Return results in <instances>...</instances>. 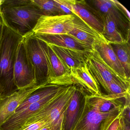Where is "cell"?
I'll use <instances>...</instances> for the list:
<instances>
[{
	"instance_id": "29",
	"label": "cell",
	"mask_w": 130,
	"mask_h": 130,
	"mask_svg": "<svg viewBox=\"0 0 130 130\" xmlns=\"http://www.w3.org/2000/svg\"><path fill=\"white\" fill-rule=\"evenodd\" d=\"M120 124L121 125L123 130H130V122H128L120 117Z\"/></svg>"
},
{
	"instance_id": "33",
	"label": "cell",
	"mask_w": 130,
	"mask_h": 130,
	"mask_svg": "<svg viewBox=\"0 0 130 130\" xmlns=\"http://www.w3.org/2000/svg\"><path fill=\"white\" fill-rule=\"evenodd\" d=\"M3 0H0V9H1V7L2 4H3Z\"/></svg>"
},
{
	"instance_id": "24",
	"label": "cell",
	"mask_w": 130,
	"mask_h": 130,
	"mask_svg": "<svg viewBox=\"0 0 130 130\" xmlns=\"http://www.w3.org/2000/svg\"><path fill=\"white\" fill-rule=\"evenodd\" d=\"M129 92L130 89H127L118 83L112 82L108 84L106 94H125Z\"/></svg>"
},
{
	"instance_id": "19",
	"label": "cell",
	"mask_w": 130,
	"mask_h": 130,
	"mask_svg": "<svg viewBox=\"0 0 130 130\" xmlns=\"http://www.w3.org/2000/svg\"><path fill=\"white\" fill-rule=\"evenodd\" d=\"M43 46L48 60L50 70V80L70 74V71L64 66L49 45L42 41Z\"/></svg>"
},
{
	"instance_id": "17",
	"label": "cell",
	"mask_w": 130,
	"mask_h": 130,
	"mask_svg": "<svg viewBox=\"0 0 130 130\" xmlns=\"http://www.w3.org/2000/svg\"><path fill=\"white\" fill-rule=\"evenodd\" d=\"M84 1H76L73 7V14L76 15L91 27L102 34L103 25L102 19Z\"/></svg>"
},
{
	"instance_id": "25",
	"label": "cell",
	"mask_w": 130,
	"mask_h": 130,
	"mask_svg": "<svg viewBox=\"0 0 130 130\" xmlns=\"http://www.w3.org/2000/svg\"><path fill=\"white\" fill-rule=\"evenodd\" d=\"M47 126L50 127L49 123L47 120L44 119L24 126L19 130H40L42 128Z\"/></svg>"
},
{
	"instance_id": "4",
	"label": "cell",
	"mask_w": 130,
	"mask_h": 130,
	"mask_svg": "<svg viewBox=\"0 0 130 130\" xmlns=\"http://www.w3.org/2000/svg\"><path fill=\"white\" fill-rule=\"evenodd\" d=\"M76 85L74 83L59 93L52 101L29 118L23 127L45 119L48 121L51 130H62L64 112L73 94Z\"/></svg>"
},
{
	"instance_id": "12",
	"label": "cell",
	"mask_w": 130,
	"mask_h": 130,
	"mask_svg": "<svg viewBox=\"0 0 130 130\" xmlns=\"http://www.w3.org/2000/svg\"><path fill=\"white\" fill-rule=\"evenodd\" d=\"M87 93L76 84L73 94L64 115L62 130H73L85 106Z\"/></svg>"
},
{
	"instance_id": "31",
	"label": "cell",
	"mask_w": 130,
	"mask_h": 130,
	"mask_svg": "<svg viewBox=\"0 0 130 130\" xmlns=\"http://www.w3.org/2000/svg\"><path fill=\"white\" fill-rule=\"evenodd\" d=\"M40 130H51V128L49 126H47L42 128Z\"/></svg>"
},
{
	"instance_id": "3",
	"label": "cell",
	"mask_w": 130,
	"mask_h": 130,
	"mask_svg": "<svg viewBox=\"0 0 130 130\" xmlns=\"http://www.w3.org/2000/svg\"><path fill=\"white\" fill-rule=\"evenodd\" d=\"M97 96L88 94L82 115L73 130H107L122 113L124 107L108 112H101L97 106Z\"/></svg>"
},
{
	"instance_id": "23",
	"label": "cell",
	"mask_w": 130,
	"mask_h": 130,
	"mask_svg": "<svg viewBox=\"0 0 130 130\" xmlns=\"http://www.w3.org/2000/svg\"><path fill=\"white\" fill-rule=\"evenodd\" d=\"M64 15H73V7L76 1L55 0Z\"/></svg>"
},
{
	"instance_id": "11",
	"label": "cell",
	"mask_w": 130,
	"mask_h": 130,
	"mask_svg": "<svg viewBox=\"0 0 130 130\" xmlns=\"http://www.w3.org/2000/svg\"><path fill=\"white\" fill-rule=\"evenodd\" d=\"M43 86L32 85L0 98V126L15 113L17 108L31 93Z\"/></svg>"
},
{
	"instance_id": "5",
	"label": "cell",
	"mask_w": 130,
	"mask_h": 130,
	"mask_svg": "<svg viewBox=\"0 0 130 130\" xmlns=\"http://www.w3.org/2000/svg\"><path fill=\"white\" fill-rule=\"evenodd\" d=\"M23 40L35 71L36 84H47L51 80L50 67L42 40L33 32L23 37Z\"/></svg>"
},
{
	"instance_id": "10",
	"label": "cell",
	"mask_w": 130,
	"mask_h": 130,
	"mask_svg": "<svg viewBox=\"0 0 130 130\" xmlns=\"http://www.w3.org/2000/svg\"><path fill=\"white\" fill-rule=\"evenodd\" d=\"M72 84L66 86L57 92L42 99L39 102L30 105L23 111L13 114L6 121L0 126V130H19L32 116L52 101L59 93Z\"/></svg>"
},
{
	"instance_id": "22",
	"label": "cell",
	"mask_w": 130,
	"mask_h": 130,
	"mask_svg": "<svg viewBox=\"0 0 130 130\" xmlns=\"http://www.w3.org/2000/svg\"><path fill=\"white\" fill-rule=\"evenodd\" d=\"M32 2L41 10L43 15H64L55 0H32Z\"/></svg>"
},
{
	"instance_id": "2",
	"label": "cell",
	"mask_w": 130,
	"mask_h": 130,
	"mask_svg": "<svg viewBox=\"0 0 130 130\" xmlns=\"http://www.w3.org/2000/svg\"><path fill=\"white\" fill-rule=\"evenodd\" d=\"M31 1L26 5L13 7L1 6L0 9L4 23L23 37L32 33L38 20L43 15L41 10Z\"/></svg>"
},
{
	"instance_id": "18",
	"label": "cell",
	"mask_w": 130,
	"mask_h": 130,
	"mask_svg": "<svg viewBox=\"0 0 130 130\" xmlns=\"http://www.w3.org/2000/svg\"><path fill=\"white\" fill-rule=\"evenodd\" d=\"M94 49L98 52L104 62L115 73L130 82V79L127 77L124 70L116 57L110 44L106 42L99 44L95 46Z\"/></svg>"
},
{
	"instance_id": "6",
	"label": "cell",
	"mask_w": 130,
	"mask_h": 130,
	"mask_svg": "<svg viewBox=\"0 0 130 130\" xmlns=\"http://www.w3.org/2000/svg\"><path fill=\"white\" fill-rule=\"evenodd\" d=\"M85 63L100 90L102 87L107 92L108 84L112 82L130 89V81L126 80L115 73L104 62L95 49L86 54Z\"/></svg>"
},
{
	"instance_id": "9",
	"label": "cell",
	"mask_w": 130,
	"mask_h": 130,
	"mask_svg": "<svg viewBox=\"0 0 130 130\" xmlns=\"http://www.w3.org/2000/svg\"><path fill=\"white\" fill-rule=\"evenodd\" d=\"M74 18L73 14L42 16L32 32L35 35L68 34L72 28Z\"/></svg>"
},
{
	"instance_id": "28",
	"label": "cell",
	"mask_w": 130,
	"mask_h": 130,
	"mask_svg": "<svg viewBox=\"0 0 130 130\" xmlns=\"http://www.w3.org/2000/svg\"><path fill=\"white\" fill-rule=\"evenodd\" d=\"M120 116L112 122L107 130H117L120 124Z\"/></svg>"
},
{
	"instance_id": "15",
	"label": "cell",
	"mask_w": 130,
	"mask_h": 130,
	"mask_svg": "<svg viewBox=\"0 0 130 130\" xmlns=\"http://www.w3.org/2000/svg\"><path fill=\"white\" fill-rule=\"evenodd\" d=\"M71 74L76 84L83 88L88 95L99 96L103 94L86 63L71 71Z\"/></svg>"
},
{
	"instance_id": "21",
	"label": "cell",
	"mask_w": 130,
	"mask_h": 130,
	"mask_svg": "<svg viewBox=\"0 0 130 130\" xmlns=\"http://www.w3.org/2000/svg\"><path fill=\"white\" fill-rule=\"evenodd\" d=\"M122 66L128 79H130V46L129 41L120 44H110Z\"/></svg>"
},
{
	"instance_id": "26",
	"label": "cell",
	"mask_w": 130,
	"mask_h": 130,
	"mask_svg": "<svg viewBox=\"0 0 130 130\" xmlns=\"http://www.w3.org/2000/svg\"><path fill=\"white\" fill-rule=\"evenodd\" d=\"M31 0H18V1H4L2 6L6 7H13L26 5L31 3Z\"/></svg>"
},
{
	"instance_id": "32",
	"label": "cell",
	"mask_w": 130,
	"mask_h": 130,
	"mask_svg": "<svg viewBox=\"0 0 130 130\" xmlns=\"http://www.w3.org/2000/svg\"><path fill=\"white\" fill-rule=\"evenodd\" d=\"M117 130H123L122 127L121 125L120 124V123L119 126L117 128Z\"/></svg>"
},
{
	"instance_id": "1",
	"label": "cell",
	"mask_w": 130,
	"mask_h": 130,
	"mask_svg": "<svg viewBox=\"0 0 130 130\" xmlns=\"http://www.w3.org/2000/svg\"><path fill=\"white\" fill-rule=\"evenodd\" d=\"M3 24L0 47V98L19 90L14 83L13 68L17 48L23 38Z\"/></svg>"
},
{
	"instance_id": "30",
	"label": "cell",
	"mask_w": 130,
	"mask_h": 130,
	"mask_svg": "<svg viewBox=\"0 0 130 130\" xmlns=\"http://www.w3.org/2000/svg\"><path fill=\"white\" fill-rule=\"evenodd\" d=\"M3 21L0 23V47L1 45L2 41V36H3Z\"/></svg>"
},
{
	"instance_id": "7",
	"label": "cell",
	"mask_w": 130,
	"mask_h": 130,
	"mask_svg": "<svg viewBox=\"0 0 130 130\" xmlns=\"http://www.w3.org/2000/svg\"><path fill=\"white\" fill-rule=\"evenodd\" d=\"M99 15L108 16L116 24L125 39H130V13L116 0H95L91 1Z\"/></svg>"
},
{
	"instance_id": "34",
	"label": "cell",
	"mask_w": 130,
	"mask_h": 130,
	"mask_svg": "<svg viewBox=\"0 0 130 130\" xmlns=\"http://www.w3.org/2000/svg\"><path fill=\"white\" fill-rule=\"evenodd\" d=\"M3 21V19H2V15H1V13L0 12V23L1 22Z\"/></svg>"
},
{
	"instance_id": "16",
	"label": "cell",
	"mask_w": 130,
	"mask_h": 130,
	"mask_svg": "<svg viewBox=\"0 0 130 130\" xmlns=\"http://www.w3.org/2000/svg\"><path fill=\"white\" fill-rule=\"evenodd\" d=\"M48 44L70 72L85 63V55L88 52Z\"/></svg>"
},
{
	"instance_id": "20",
	"label": "cell",
	"mask_w": 130,
	"mask_h": 130,
	"mask_svg": "<svg viewBox=\"0 0 130 130\" xmlns=\"http://www.w3.org/2000/svg\"><path fill=\"white\" fill-rule=\"evenodd\" d=\"M103 25L102 35L109 44H120L126 41L115 23L107 15H100Z\"/></svg>"
},
{
	"instance_id": "14",
	"label": "cell",
	"mask_w": 130,
	"mask_h": 130,
	"mask_svg": "<svg viewBox=\"0 0 130 130\" xmlns=\"http://www.w3.org/2000/svg\"><path fill=\"white\" fill-rule=\"evenodd\" d=\"M35 35L37 38L48 44L84 52H90L93 50L91 47L68 34Z\"/></svg>"
},
{
	"instance_id": "8",
	"label": "cell",
	"mask_w": 130,
	"mask_h": 130,
	"mask_svg": "<svg viewBox=\"0 0 130 130\" xmlns=\"http://www.w3.org/2000/svg\"><path fill=\"white\" fill-rule=\"evenodd\" d=\"M13 78L15 84L19 90L36 85L35 71L23 39L19 44L17 52Z\"/></svg>"
},
{
	"instance_id": "27",
	"label": "cell",
	"mask_w": 130,
	"mask_h": 130,
	"mask_svg": "<svg viewBox=\"0 0 130 130\" xmlns=\"http://www.w3.org/2000/svg\"><path fill=\"white\" fill-rule=\"evenodd\" d=\"M120 117L126 121L130 122V105H124V109Z\"/></svg>"
},
{
	"instance_id": "13",
	"label": "cell",
	"mask_w": 130,
	"mask_h": 130,
	"mask_svg": "<svg viewBox=\"0 0 130 130\" xmlns=\"http://www.w3.org/2000/svg\"><path fill=\"white\" fill-rule=\"evenodd\" d=\"M73 26L68 35L94 49L99 44L107 42L102 34L74 14Z\"/></svg>"
}]
</instances>
